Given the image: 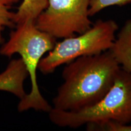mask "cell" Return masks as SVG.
Masks as SVG:
<instances>
[{"instance_id":"5b68a950","label":"cell","mask_w":131,"mask_h":131,"mask_svg":"<svg viewBox=\"0 0 131 131\" xmlns=\"http://www.w3.org/2000/svg\"><path fill=\"white\" fill-rule=\"evenodd\" d=\"M89 0H49L35 20L37 29L55 38H67L91 28Z\"/></svg>"},{"instance_id":"52a82bcc","label":"cell","mask_w":131,"mask_h":131,"mask_svg":"<svg viewBox=\"0 0 131 131\" xmlns=\"http://www.w3.org/2000/svg\"><path fill=\"white\" fill-rule=\"evenodd\" d=\"M109 51L123 69L131 72V19L126 21Z\"/></svg>"},{"instance_id":"9c48e42d","label":"cell","mask_w":131,"mask_h":131,"mask_svg":"<svg viewBox=\"0 0 131 131\" xmlns=\"http://www.w3.org/2000/svg\"><path fill=\"white\" fill-rule=\"evenodd\" d=\"M19 0H0V45H3L4 40L3 32L6 28H15L14 22L15 12H12L14 4L18 3Z\"/></svg>"},{"instance_id":"ba28073f","label":"cell","mask_w":131,"mask_h":131,"mask_svg":"<svg viewBox=\"0 0 131 131\" xmlns=\"http://www.w3.org/2000/svg\"><path fill=\"white\" fill-rule=\"evenodd\" d=\"M49 0H23L17 11L15 12L16 26L27 20L35 21L38 16L47 7Z\"/></svg>"},{"instance_id":"7a4b0ae2","label":"cell","mask_w":131,"mask_h":131,"mask_svg":"<svg viewBox=\"0 0 131 131\" xmlns=\"http://www.w3.org/2000/svg\"><path fill=\"white\" fill-rule=\"evenodd\" d=\"M9 39L0 49V54L10 58L15 53L21 55L31 80V91L20 100L18 109L23 112L33 109L49 112L52 106L42 96L37 83V70L42 56L56 45V38L36 27L35 21L27 20L16 26Z\"/></svg>"},{"instance_id":"277c9868","label":"cell","mask_w":131,"mask_h":131,"mask_svg":"<svg viewBox=\"0 0 131 131\" xmlns=\"http://www.w3.org/2000/svg\"><path fill=\"white\" fill-rule=\"evenodd\" d=\"M118 29V26L114 20H97L86 32L57 42L48 55L41 59L38 69L43 74H49L58 67L78 57L109 50L115 40Z\"/></svg>"},{"instance_id":"8992f818","label":"cell","mask_w":131,"mask_h":131,"mask_svg":"<svg viewBox=\"0 0 131 131\" xmlns=\"http://www.w3.org/2000/svg\"><path fill=\"white\" fill-rule=\"evenodd\" d=\"M28 76L22 59L11 60L6 69L0 73V91L12 93L21 100L27 94L24 89V82Z\"/></svg>"},{"instance_id":"6da1fadb","label":"cell","mask_w":131,"mask_h":131,"mask_svg":"<svg viewBox=\"0 0 131 131\" xmlns=\"http://www.w3.org/2000/svg\"><path fill=\"white\" fill-rule=\"evenodd\" d=\"M121 66L109 50L78 57L64 68L54 109L77 112L94 105L114 84Z\"/></svg>"},{"instance_id":"3957f363","label":"cell","mask_w":131,"mask_h":131,"mask_svg":"<svg viewBox=\"0 0 131 131\" xmlns=\"http://www.w3.org/2000/svg\"><path fill=\"white\" fill-rule=\"evenodd\" d=\"M49 119L60 127L77 128L87 124L95 129L109 121L128 124L131 122V72L121 68L114 83L101 100L77 112L52 109Z\"/></svg>"},{"instance_id":"8fae6325","label":"cell","mask_w":131,"mask_h":131,"mask_svg":"<svg viewBox=\"0 0 131 131\" xmlns=\"http://www.w3.org/2000/svg\"><path fill=\"white\" fill-rule=\"evenodd\" d=\"M95 129H102L101 130L108 131H131V125L109 121Z\"/></svg>"},{"instance_id":"30bf717a","label":"cell","mask_w":131,"mask_h":131,"mask_svg":"<svg viewBox=\"0 0 131 131\" xmlns=\"http://www.w3.org/2000/svg\"><path fill=\"white\" fill-rule=\"evenodd\" d=\"M129 3H131V0H89V16L94 15L109 6H122Z\"/></svg>"}]
</instances>
